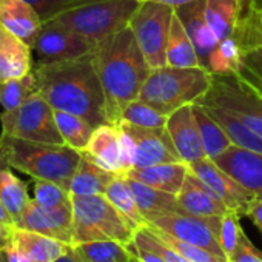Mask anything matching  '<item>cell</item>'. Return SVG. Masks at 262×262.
Here are the masks:
<instances>
[{
  "mask_svg": "<svg viewBox=\"0 0 262 262\" xmlns=\"http://www.w3.org/2000/svg\"><path fill=\"white\" fill-rule=\"evenodd\" d=\"M94 50V42L53 20L43 22L42 31L33 47V51L37 54V62L42 63L80 59L93 54Z\"/></svg>",
  "mask_w": 262,
  "mask_h": 262,
  "instance_id": "30bf717a",
  "label": "cell"
},
{
  "mask_svg": "<svg viewBox=\"0 0 262 262\" xmlns=\"http://www.w3.org/2000/svg\"><path fill=\"white\" fill-rule=\"evenodd\" d=\"M190 168L185 162H167L144 168H133L126 176L153 188L176 194L181 191Z\"/></svg>",
  "mask_w": 262,
  "mask_h": 262,
  "instance_id": "603a6c76",
  "label": "cell"
},
{
  "mask_svg": "<svg viewBox=\"0 0 262 262\" xmlns=\"http://www.w3.org/2000/svg\"><path fill=\"white\" fill-rule=\"evenodd\" d=\"M155 2H161V4L170 5L173 8H178L181 5H187V4H191V2H198V0H155Z\"/></svg>",
  "mask_w": 262,
  "mask_h": 262,
  "instance_id": "681fc988",
  "label": "cell"
},
{
  "mask_svg": "<svg viewBox=\"0 0 262 262\" xmlns=\"http://www.w3.org/2000/svg\"><path fill=\"white\" fill-rule=\"evenodd\" d=\"M188 168L214 191V194L225 204L230 211H236L241 216H245L250 205L256 201V198L248 190H245L236 179L217 167L213 159L204 158L190 164Z\"/></svg>",
  "mask_w": 262,
  "mask_h": 262,
  "instance_id": "7c38bea8",
  "label": "cell"
},
{
  "mask_svg": "<svg viewBox=\"0 0 262 262\" xmlns=\"http://www.w3.org/2000/svg\"><path fill=\"white\" fill-rule=\"evenodd\" d=\"M33 71L37 91L54 110L77 114L94 126L108 123L105 94L93 54L63 62H36Z\"/></svg>",
  "mask_w": 262,
  "mask_h": 262,
  "instance_id": "7a4b0ae2",
  "label": "cell"
},
{
  "mask_svg": "<svg viewBox=\"0 0 262 262\" xmlns=\"http://www.w3.org/2000/svg\"><path fill=\"white\" fill-rule=\"evenodd\" d=\"M25 2H28L39 13L42 20L47 22L70 8L88 2V0H25Z\"/></svg>",
  "mask_w": 262,
  "mask_h": 262,
  "instance_id": "60d3db41",
  "label": "cell"
},
{
  "mask_svg": "<svg viewBox=\"0 0 262 262\" xmlns=\"http://www.w3.org/2000/svg\"><path fill=\"white\" fill-rule=\"evenodd\" d=\"M213 161L256 199H262V155L231 145Z\"/></svg>",
  "mask_w": 262,
  "mask_h": 262,
  "instance_id": "2e32d148",
  "label": "cell"
},
{
  "mask_svg": "<svg viewBox=\"0 0 262 262\" xmlns=\"http://www.w3.org/2000/svg\"><path fill=\"white\" fill-rule=\"evenodd\" d=\"M83 262H133L128 245L117 241H93L73 245Z\"/></svg>",
  "mask_w": 262,
  "mask_h": 262,
  "instance_id": "d6a6232c",
  "label": "cell"
},
{
  "mask_svg": "<svg viewBox=\"0 0 262 262\" xmlns=\"http://www.w3.org/2000/svg\"><path fill=\"white\" fill-rule=\"evenodd\" d=\"M105 198L117 208V211L136 230L148 225V222L139 211L135 194L131 191L125 176H116L111 181V184L108 185V188L105 191Z\"/></svg>",
  "mask_w": 262,
  "mask_h": 262,
  "instance_id": "4dcf8cb0",
  "label": "cell"
},
{
  "mask_svg": "<svg viewBox=\"0 0 262 262\" xmlns=\"http://www.w3.org/2000/svg\"><path fill=\"white\" fill-rule=\"evenodd\" d=\"M213 74L204 67H161L151 70L138 99L171 114L184 105L196 103L211 86Z\"/></svg>",
  "mask_w": 262,
  "mask_h": 262,
  "instance_id": "277c9868",
  "label": "cell"
},
{
  "mask_svg": "<svg viewBox=\"0 0 262 262\" xmlns=\"http://www.w3.org/2000/svg\"><path fill=\"white\" fill-rule=\"evenodd\" d=\"M128 248L131 251V254L135 256V259L138 262H165L161 256H158L156 253L150 251V250H145V248H141L138 245H135L133 242L128 244Z\"/></svg>",
  "mask_w": 262,
  "mask_h": 262,
  "instance_id": "ee69618b",
  "label": "cell"
},
{
  "mask_svg": "<svg viewBox=\"0 0 262 262\" xmlns=\"http://www.w3.org/2000/svg\"><path fill=\"white\" fill-rule=\"evenodd\" d=\"M245 216H248L251 219V222L259 228V231L262 234V199H256L247 210Z\"/></svg>",
  "mask_w": 262,
  "mask_h": 262,
  "instance_id": "bcb514c9",
  "label": "cell"
},
{
  "mask_svg": "<svg viewBox=\"0 0 262 262\" xmlns=\"http://www.w3.org/2000/svg\"><path fill=\"white\" fill-rule=\"evenodd\" d=\"M179 205L184 211L202 217H222L230 210L196 174L188 171L187 179L178 193Z\"/></svg>",
  "mask_w": 262,
  "mask_h": 262,
  "instance_id": "ffe728a7",
  "label": "cell"
},
{
  "mask_svg": "<svg viewBox=\"0 0 262 262\" xmlns=\"http://www.w3.org/2000/svg\"><path fill=\"white\" fill-rule=\"evenodd\" d=\"M230 37L244 56L262 47V11L256 0H239L237 22Z\"/></svg>",
  "mask_w": 262,
  "mask_h": 262,
  "instance_id": "cb8c5ba5",
  "label": "cell"
},
{
  "mask_svg": "<svg viewBox=\"0 0 262 262\" xmlns=\"http://www.w3.org/2000/svg\"><path fill=\"white\" fill-rule=\"evenodd\" d=\"M13 244L25 251L34 262H56L71 247L59 239L16 227Z\"/></svg>",
  "mask_w": 262,
  "mask_h": 262,
  "instance_id": "d4e9b609",
  "label": "cell"
},
{
  "mask_svg": "<svg viewBox=\"0 0 262 262\" xmlns=\"http://www.w3.org/2000/svg\"><path fill=\"white\" fill-rule=\"evenodd\" d=\"M16 227L73 245V205L62 208H45L31 199L24 214L16 222Z\"/></svg>",
  "mask_w": 262,
  "mask_h": 262,
  "instance_id": "5bb4252c",
  "label": "cell"
},
{
  "mask_svg": "<svg viewBox=\"0 0 262 262\" xmlns=\"http://www.w3.org/2000/svg\"><path fill=\"white\" fill-rule=\"evenodd\" d=\"M196 103L222 108L262 136V91L242 73L213 74L210 90Z\"/></svg>",
  "mask_w": 262,
  "mask_h": 262,
  "instance_id": "52a82bcc",
  "label": "cell"
},
{
  "mask_svg": "<svg viewBox=\"0 0 262 262\" xmlns=\"http://www.w3.org/2000/svg\"><path fill=\"white\" fill-rule=\"evenodd\" d=\"M36 91L37 85L34 71L19 79L4 80L0 82V105L4 106V111L16 110Z\"/></svg>",
  "mask_w": 262,
  "mask_h": 262,
  "instance_id": "d590c367",
  "label": "cell"
},
{
  "mask_svg": "<svg viewBox=\"0 0 262 262\" xmlns=\"http://www.w3.org/2000/svg\"><path fill=\"white\" fill-rule=\"evenodd\" d=\"M173 16V7L145 0L139 4L128 22L151 70L167 65V45Z\"/></svg>",
  "mask_w": 262,
  "mask_h": 262,
  "instance_id": "9c48e42d",
  "label": "cell"
},
{
  "mask_svg": "<svg viewBox=\"0 0 262 262\" xmlns=\"http://www.w3.org/2000/svg\"><path fill=\"white\" fill-rule=\"evenodd\" d=\"M0 25L33 48L43 20L25 0H0Z\"/></svg>",
  "mask_w": 262,
  "mask_h": 262,
  "instance_id": "d6986e66",
  "label": "cell"
},
{
  "mask_svg": "<svg viewBox=\"0 0 262 262\" xmlns=\"http://www.w3.org/2000/svg\"><path fill=\"white\" fill-rule=\"evenodd\" d=\"M73 199V245L93 241H117L128 245L136 228L105 198L71 196Z\"/></svg>",
  "mask_w": 262,
  "mask_h": 262,
  "instance_id": "5b68a950",
  "label": "cell"
},
{
  "mask_svg": "<svg viewBox=\"0 0 262 262\" xmlns=\"http://www.w3.org/2000/svg\"><path fill=\"white\" fill-rule=\"evenodd\" d=\"M165 129L182 162L190 165L207 158L193 113V105H184L173 111L168 116Z\"/></svg>",
  "mask_w": 262,
  "mask_h": 262,
  "instance_id": "9a60e30c",
  "label": "cell"
},
{
  "mask_svg": "<svg viewBox=\"0 0 262 262\" xmlns=\"http://www.w3.org/2000/svg\"><path fill=\"white\" fill-rule=\"evenodd\" d=\"M244 53L237 47V43L227 37L219 40L217 47L211 53L207 70L211 74H227V73H242L244 70Z\"/></svg>",
  "mask_w": 262,
  "mask_h": 262,
  "instance_id": "e575fe53",
  "label": "cell"
},
{
  "mask_svg": "<svg viewBox=\"0 0 262 262\" xmlns=\"http://www.w3.org/2000/svg\"><path fill=\"white\" fill-rule=\"evenodd\" d=\"M56 262H83L82 259H80V256L76 253V250L73 248V245L67 250V253L65 254H62Z\"/></svg>",
  "mask_w": 262,
  "mask_h": 262,
  "instance_id": "c3c4849f",
  "label": "cell"
},
{
  "mask_svg": "<svg viewBox=\"0 0 262 262\" xmlns=\"http://www.w3.org/2000/svg\"><path fill=\"white\" fill-rule=\"evenodd\" d=\"M133 262H138V260H136V259H135V260H133Z\"/></svg>",
  "mask_w": 262,
  "mask_h": 262,
  "instance_id": "11a10c76",
  "label": "cell"
},
{
  "mask_svg": "<svg viewBox=\"0 0 262 262\" xmlns=\"http://www.w3.org/2000/svg\"><path fill=\"white\" fill-rule=\"evenodd\" d=\"M2 135L42 144H65L54 117V108L39 93H33L20 106L0 114Z\"/></svg>",
  "mask_w": 262,
  "mask_h": 262,
  "instance_id": "ba28073f",
  "label": "cell"
},
{
  "mask_svg": "<svg viewBox=\"0 0 262 262\" xmlns=\"http://www.w3.org/2000/svg\"><path fill=\"white\" fill-rule=\"evenodd\" d=\"M167 65L178 67V68L201 67L194 45H193L191 39L188 37L187 30L184 28L182 22L179 20L176 11H174L173 20H171V28H170V36H168Z\"/></svg>",
  "mask_w": 262,
  "mask_h": 262,
  "instance_id": "f546056e",
  "label": "cell"
},
{
  "mask_svg": "<svg viewBox=\"0 0 262 262\" xmlns=\"http://www.w3.org/2000/svg\"><path fill=\"white\" fill-rule=\"evenodd\" d=\"M202 106L227 131V135L233 145L262 155V136L254 133L253 129H250L237 117L231 116L230 113H227L222 108L211 106V105H202Z\"/></svg>",
  "mask_w": 262,
  "mask_h": 262,
  "instance_id": "83f0119b",
  "label": "cell"
},
{
  "mask_svg": "<svg viewBox=\"0 0 262 262\" xmlns=\"http://www.w3.org/2000/svg\"><path fill=\"white\" fill-rule=\"evenodd\" d=\"M136 144L135 168L151 167L167 162H182L165 128H141L126 122H119Z\"/></svg>",
  "mask_w": 262,
  "mask_h": 262,
  "instance_id": "4fadbf2b",
  "label": "cell"
},
{
  "mask_svg": "<svg viewBox=\"0 0 262 262\" xmlns=\"http://www.w3.org/2000/svg\"><path fill=\"white\" fill-rule=\"evenodd\" d=\"M148 227L151 228V231L159 236L167 245H170L171 248H174L179 254H182L185 259H188L190 262H228V259L225 257H221L202 247H198V245H193V244H188V242H184L168 233H165L164 230L155 227V225H150Z\"/></svg>",
  "mask_w": 262,
  "mask_h": 262,
  "instance_id": "74e56055",
  "label": "cell"
},
{
  "mask_svg": "<svg viewBox=\"0 0 262 262\" xmlns=\"http://www.w3.org/2000/svg\"><path fill=\"white\" fill-rule=\"evenodd\" d=\"M0 262H8L7 254H5V251H4V250H0Z\"/></svg>",
  "mask_w": 262,
  "mask_h": 262,
  "instance_id": "816d5d0a",
  "label": "cell"
},
{
  "mask_svg": "<svg viewBox=\"0 0 262 262\" xmlns=\"http://www.w3.org/2000/svg\"><path fill=\"white\" fill-rule=\"evenodd\" d=\"M0 221H4V222H7V224H14V221L11 219V216L8 214V211L4 208L2 202H0ZM14 225H16V224H14Z\"/></svg>",
  "mask_w": 262,
  "mask_h": 262,
  "instance_id": "f907efd6",
  "label": "cell"
},
{
  "mask_svg": "<svg viewBox=\"0 0 262 262\" xmlns=\"http://www.w3.org/2000/svg\"><path fill=\"white\" fill-rule=\"evenodd\" d=\"M205 4L207 0H198V2H191L187 5H181L174 8L179 20L182 22L184 28L187 30L188 37L191 39L194 50L199 57L201 67L207 70L208 59L214 48L217 47L219 40L211 31L207 17H205Z\"/></svg>",
  "mask_w": 262,
  "mask_h": 262,
  "instance_id": "e0dca14e",
  "label": "cell"
},
{
  "mask_svg": "<svg viewBox=\"0 0 262 262\" xmlns=\"http://www.w3.org/2000/svg\"><path fill=\"white\" fill-rule=\"evenodd\" d=\"M139 4V0H88L57 14L51 20L82 34L97 45L106 36L126 27Z\"/></svg>",
  "mask_w": 262,
  "mask_h": 262,
  "instance_id": "8992f818",
  "label": "cell"
},
{
  "mask_svg": "<svg viewBox=\"0 0 262 262\" xmlns=\"http://www.w3.org/2000/svg\"><path fill=\"white\" fill-rule=\"evenodd\" d=\"M33 48L0 25V82L19 79L34 68Z\"/></svg>",
  "mask_w": 262,
  "mask_h": 262,
  "instance_id": "44dd1931",
  "label": "cell"
},
{
  "mask_svg": "<svg viewBox=\"0 0 262 262\" xmlns=\"http://www.w3.org/2000/svg\"><path fill=\"white\" fill-rule=\"evenodd\" d=\"M139 2H145V0H139Z\"/></svg>",
  "mask_w": 262,
  "mask_h": 262,
  "instance_id": "db71d44e",
  "label": "cell"
},
{
  "mask_svg": "<svg viewBox=\"0 0 262 262\" xmlns=\"http://www.w3.org/2000/svg\"><path fill=\"white\" fill-rule=\"evenodd\" d=\"M256 4H257V7H259L260 11H262V0H256Z\"/></svg>",
  "mask_w": 262,
  "mask_h": 262,
  "instance_id": "f5cc1de1",
  "label": "cell"
},
{
  "mask_svg": "<svg viewBox=\"0 0 262 262\" xmlns=\"http://www.w3.org/2000/svg\"><path fill=\"white\" fill-rule=\"evenodd\" d=\"M93 62L105 94L106 122L117 125L126 105L138 99L151 67L128 25L96 45Z\"/></svg>",
  "mask_w": 262,
  "mask_h": 262,
  "instance_id": "6da1fadb",
  "label": "cell"
},
{
  "mask_svg": "<svg viewBox=\"0 0 262 262\" xmlns=\"http://www.w3.org/2000/svg\"><path fill=\"white\" fill-rule=\"evenodd\" d=\"M83 155L103 170L117 176H123L120 129L117 125L103 123L96 126Z\"/></svg>",
  "mask_w": 262,
  "mask_h": 262,
  "instance_id": "ac0fdd59",
  "label": "cell"
},
{
  "mask_svg": "<svg viewBox=\"0 0 262 262\" xmlns=\"http://www.w3.org/2000/svg\"><path fill=\"white\" fill-rule=\"evenodd\" d=\"M221 221L222 217H202L190 214L187 211H181L161 216L155 219L150 225H155L184 242L202 247L227 259L219 244Z\"/></svg>",
  "mask_w": 262,
  "mask_h": 262,
  "instance_id": "8fae6325",
  "label": "cell"
},
{
  "mask_svg": "<svg viewBox=\"0 0 262 262\" xmlns=\"http://www.w3.org/2000/svg\"><path fill=\"white\" fill-rule=\"evenodd\" d=\"M28 184L13 173V168L0 161V202L14 224L20 219L30 201Z\"/></svg>",
  "mask_w": 262,
  "mask_h": 262,
  "instance_id": "4316f807",
  "label": "cell"
},
{
  "mask_svg": "<svg viewBox=\"0 0 262 262\" xmlns=\"http://www.w3.org/2000/svg\"><path fill=\"white\" fill-rule=\"evenodd\" d=\"M117 174L110 173L94 164L88 156L82 153V159L74 171V176L70 182L71 196H94L105 194L108 185Z\"/></svg>",
  "mask_w": 262,
  "mask_h": 262,
  "instance_id": "484cf974",
  "label": "cell"
},
{
  "mask_svg": "<svg viewBox=\"0 0 262 262\" xmlns=\"http://www.w3.org/2000/svg\"><path fill=\"white\" fill-rule=\"evenodd\" d=\"M5 254H7V259L8 262H34L25 251H22L19 247H16L14 244H11L10 247H7L5 250Z\"/></svg>",
  "mask_w": 262,
  "mask_h": 262,
  "instance_id": "7dc6e473",
  "label": "cell"
},
{
  "mask_svg": "<svg viewBox=\"0 0 262 262\" xmlns=\"http://www.w3.org/2000/svg\"><path fill=\"white\" fill-rule=\"evenodd\" d=\"M193 113L201 133L205 156L208 159H216L233 145L227 131L208 114V111L202 105L193 103Z\"/></svg>",
  "mask_w": 262,
  "mask_h": 262,
  "instance_id": "f1b7e54d",
  "label": "cell"
},
{
  "mask_svg": "<svg viewBox=\"0 0 262 262\" xmlns=\"http://www.w3.org/2000/svg\"><path fill=\"white\" fill-rule=\"evenodd\" d=\"M242 74L262 91V47L256 48L244 57Z\"/></svg>",
  "mask_w": 262,
  "mask_h": 262,
  "instance_id": "7bdbcfd3",
  "label": "cell"
},
{
  "mask_svg": "<svg viewBox=\"0 0 262 262\" xmlns=\"http://www.w3.org/2000/svg\"><path fill=\"white\" fill-rule=\"evenodd\" d=\"M125 178L128 181L131 191L135 194L139 211L142 213V216L145 217V221L148 224H151L155 219H158L161 216L184 211L182 207L179 205L176 194L153 188V187L142 184L133 178H128V176H125Z\"/></svg>",
  "mask_w": 262,
  "mask_h": 262,
  "instance_id": "7402d4cb",
  "label": "cell"
},
{
  "mask_svg": "<svg viewBox=\"0 0 262 262\" xmlns=\"http://www.w3.org/2000/svg\"><path fill=\"white\" fill-rule=\"evenodd\" d=\"M14 224H7L4 221H0V250H5L13 244L14 239Z\"/></svg>",
  "mask_w": 262,
  "mask_h": 262,
  "instance_id": "f6af8a7d",
  "label": "cell"
},
{
  "mask_svg": "<svg viewBox=\"0 0 262 262\" xmlns=\"http://www.w3.org/2000/svg\"><path fill=\"white\" fill-rule=\"evenodd\" d=\"M54 117L65 145L83 153L88 147V142L96 126L91 125L86 119L67 111L54 110Z\"/></svg>",
  "mask_w": 262,
  "mask_h": 262,
  "instance_id": "1f68e13d",
  "label": "cell"
},
{
  "mask_svg": "<svg viewBox=\"0 0 262 262\" xmlns=\"http://www.w3.org/2000/svg\"><path fill=\"white\" fill-rule=\"evenodd\" d=\"M242 231L244 230L241 227V214L239 213L228 211L225 216H222L221 228H219V244H221V248L225 253L227 259L236 250Z\"/></svg>",
  "mask_w": 262,
  "mask_h": 262,
  "instance_id": "ab89813d",
  "label": "cell"
},
{
  "mask_svg": "<svg viewBox=\"0 0 262 262\" xmlns=\"http://www.w3.org/2000/svg\"><path fill=\"white\" fill-rule=\"evenodd\" d=\"M228 262H262V251L256 248L245 231H242L239 244L233 254L228 257Z\"/></svg>",
  "mask_w": 262,
  "mask_h": 262,
  "instance_id": "b9f144b4",
  "label": "cell"
},
{
  "mask_svg": "<svg viewBox=\"0 0 262 262\" xmlns=\"http://www.w3.org/2000/svg\"><path fill=\"white\" fill-rule=\"evenodd\" d=\"M168 114L156 110L155 106L136 99L129 102L122 113V120L141 128H165Z\"/></svg>",
  "mask_w": 262,
  "mask_h": 262,
  "instance_id": "8d00e7d4",
  "label": "cell"
},
{
  "mask_svg": "<svg viewBox=\"0 0 262 262\" xmlns=\"http://www.w3.org/2000/svg\"><path fill=\"white\" fill-rule=\"evenodd\" d=\"M80 159L82 153L65 144H42L0 135V161L33 181H51L68 190Z\"/></svg>",
  "mask_w": 262,
  "mask_h": 262,
  "instance_id": "3957f363",
  "label": "cell"
},
{
  "mask_svg": "<svg viewBox=\"0 0 262 262\" xmlns=\"http://www.w3.org/2000/svg\"><path fill=\"white\" fill-rule=\"evenodd\" d=\"M33 199L45 208H62L73 205L71 193L51 181H34Z\"/></svg>",
  "mask_w": 262,
  "mask_h": 262,
  "instance_id": "f35d334b",
  "label": "cell"
},
{
  "mask_svg": "<svg viewBox=\"0 0 262 262\" xmlns=\"http://www.w3.org/2000/svg\"><path fill=\"white\" fill-rule=\"evenodd\" d=\"M239 14V0H207L205 17L217 37L224 40L231 36Z\"/></svg>",
  "mask_w": 262,
  "mask_h": 262,
  "instance_id": "836d02e7",
  "label": "cell"
}]
</instances>
